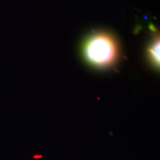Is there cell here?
Masks as SVG:
<instances>
[{
	"label": "cell",
	"mask_w": 160,
	"mask_h": 160,
	"mask_svg": "<svg viewBox=\"0 0 160 160\" xmlns=\"http://www.w3.org/2000/svg\"><path fill=\"white\" fill-rule=\"evenodd\" d=\"M88 61L97 67H107L116 61L117 46L115 40L106 33H97L90 37L84 46Z\"/></svg>",
	"instance_id": "obj_1"
},
{
	"label": "cell",
	"mask_w": 160,
	"mask_h": 160,
	"mask_svg": "<svg viewBox=\"0 0 160 160\" xmlns=\"http://www.w3.org/2000/svg\"><path fill=\"white\" fill-rule=\"evenodd\" d=\"M42 157V155H36V156H33V158L34 159H40V158Z\"/></svg>",
	"instance_id": "obj_3"
},
{
	"label": "cell",
	"mask_w": 160,
	"mask_h": 160,
	"mask_svg": "<svg viewBox=\"0 0 160 160\" xmlns=\"http://www.w3.org/2000/svg\"><path fill=\"white\" fill-rule=\"evenodd\" d=\"M150 54L153 63L156 65L159 64V40H156V41L152 44L151 48L149 50Z\"/></svg>",
	"instance_id": "obj_2"
}]
</instances>
